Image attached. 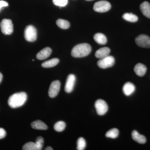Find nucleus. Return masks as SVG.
<instances>
[{"instance_id":"f257e3e1","label":"nucleus","mask_w":150,"mask_h":150,"mask_svg":"<svg viewBox=\"0 0 150 150\" xmlns=\"http://www.w3.org/2000/svg\"><path fill=\"white\" fill-rule=\"evenodd\" d=\"M27 99V94L24 92L14 93L9 98L8 104L11 108H17L23 105Z\"/></svg>"},{"instance_id":"f03ea898","label":"nucleus","mask_w":150,"mask_h":150,"mask_svg":"<svg viewBox=\"0 0 150 150\" xmlns=\"http://www.w3.org/2000/svg\"><path fill=\"white\" fill-rule=\"evenodd\" d=\"M91 51V46L88 43H81L73 48L71 54L75 58H82L88 55Z\"/></svg>"},{"instance_id":"7ed1b4c3","label":"nucleus","mask_w":150,"mask_h":150,"mask_svg":"<svg viewBox=\"0 0 150 150\" xmlns=\"http://www.w3.org/2000/svg\"><path fill=\"white\" fill-rule=\"evenodd\" d=\"M24 37L28 42H33L37 38V30L33 25H29L24 30Z\"/></svg>"},{"instance_id":"20e7f679","label":"nucleus","mask_w":150,"mask_h":150,"mask_svg":"<svg viewBox=\"0 0 150 150\" xmlns=\"http://www.w3.org/2000/svg\"><path fill=\"white\" fill-rule=\"evenodd\" d=\"M0 27L1 32L5 35H10L13 32V24L10 19H3L1 22Z\"/></svg>"},{"instance_id":"39448f33","label":"nucleus","mask_w":150,"mask_h":150,"mask_svg":"<svg viewBox=\"0 0 150 150\" xmlns=\"http://www.w3.org/2000/svg\"><path fill=\"white\" fill-rule=\"evenodd\" d=\"M115 64V59L112 56H108L100 59L97 62L98 66L101 69H107L112 67Z\"/></svg>"},{"instance_id":"423d86ee","label":"nucleus","mask_w":150,"mask_h":150,"mask_svg":"<svg viewBox=\"0 0 150 150\" xmlns=\"http://www.w3.org/2000/svg\"><path fill=\"white\" fill-rule=\"evenodd\" d=\"M111 8L110 3L106 1L97 2L93 6L94 10L99 13H104L109 10Z\"/></svg>"},{"instance_id":"0eeeda50","label":"nucleus","mask_w":150,"mask_h":150,"mask_svg":"<svg viewBox=\"0 0 150 150\" xmlns=\"http://www.w3.org/2000/svg\"><path fill=\"white\" fill-rule=\"evenodd\" d=\"M95 107L97 113L100 115H104L108 110V106L106 103L102 99H98L96 101Z\"/></svg>"},{"instance_id":"6e6552de","label":"nucleus","mask_w":150,"mask_h":150,"mask_svg":"<svg viewBox=\"0 0 150 150\" xmlns=\"http://www.w3.org/2000/svg\"><path fill=\"white\" fill-rule=\"evenodd\" d=\"M136 43L137 45L143 48H150V37L148 35L142 34L136 38Z\"/></svg>"},{"instance_id":"1a4fd4ad","label":"nucleus","mask_w":150,"mask_h":150,"mask_svg":"<svg viewBox=\"0 0 150 150\" xmlns=\"http://www.w3.org/2000/svg\"><path fill=\"white\" fill-rule=\"evenodd\" d=\"M61 83L60 81H55L51 83L48 95L51 98H54L58 95L60 90Z\"/></svg>"},{"instance_id":"9d476101","label":"nucleus","mask_w":150,"mask_h":150,"mask_svg":"<svg viewBox=\"0 0 150 150\" xmlns=\"http://www.w3.org/2000/svg\"><path fill=\"white\" fill-rule=\"evenodd\" d=\"M76 81V78L74 75L71 74L68 76L65 86V91L66 92L70 93L73 91Z\"/></svg>"},{"instance_id":"9b49d317","label":"nucleus","mask_w":150,"mask_h":150,"mask_svg":"<svg viewBox=\"0 0 150 150\" xmlns=\"http://www.w3.org/2000/svg\"><path fill=\"white\" fill-rule=\"evenodd\" d=\"M52 50L49 47H46L39 51L36 55L38 60H42L47 59L51 55Z\"/></svg>"},{"instance_id":"f8f14e48","label":"nucleus","mask_w":150,"mask_h":150,"mask_svg":"<svg viewBox=\"0 0 150 150\" xmlns=\"http://www.w3.org/2000/svg\"><path fill=\"white\" fill-rule=\"evenodd\" d=\"M135 86L134 84L131 82L126 83L123 86V93L127 96H129L134 93L135 91Z\"/></svg>"},{"instance_id":"ddd939ff","label":"nucleus","mask_w":150,"mask_h":150,"mask_svg":"<svg viewBox=\"0 0 150 150\" xmlns=\"http://www.w3.org/2000/svg\"><path fill=\"white\" fill-rule=\"evenodd\" d=\"M110 52V49L108 47H103L100 48L96 51L95 56L98 59H102L109 56Z\"/></svg>"},{"instance_id":"4468645a","label":"nucleus","mask_w":150,"mask_h":150,"mask_svg":"<svg viewBox=\"0 0 150 150\" xmlns=\"http://www.w3.org/2000/svg\"><path fill=\"white\" fill-rule=\"evenodd\" d=\"M134 70L136 74L138 76H143L146 72L147 68L144 65L139 63L135 66Z\"/></svg>"},{"instance_id":"2eb2a0df","label":"nucleus","mask_w":150,"mask_h":150,"mask_svg":"<svg viewBox=\"0 0 150 150\" xmlns=\"http://www.w3.org/2000/svg\"><path fill=\"white\" fill-rule=\"evenodd\" d=\"M140 9L145 16L150 18V4L148 2L142 3L140 5Z\"/></svg>"},{"instance_id":"dca6fc26","label":"nucleus","mask_w":150,"mask_h":150,"mask_svg":"<svg viewBox=\"0 0 150 150\" xmlns=\"http://www.w3.org/2000/svg\"><path fill=\"white\" fill-rule=\"evenodd\" d=\"M132 137L134 141L140 144H145L146 142V139L144 136L139 134L138 131L135 130L132 132Z\"/></svg>"},{"instance_id":"f3484780","label":"nucleus","mask_w":150,"mask_h":150,"mask_svg":"<svg viewBox=\"0 0 150 150\" xmlns=\"http://www.w3.org/2000/svg\"><path fill=\"white\" fill-rule=\"evenodd\" d=\"M93 38L97 43L100 45H104L107 43V38L103 33H96L94 35Z\"/></svg>"},{"instance_id":"a211bd4d","label":"nucleus","mask_w":150,"mask_h":150,"mask_svg":"<svg viewBox=\"0 0 150 150\" xmlns=\"http://www.w3.org/2000/svg\"><path fill=\"white\" fill-rule=\"evenodd\" d=\"M31 126L33 129L38 130H45L48 129L47 125L40 120L33 121L31 123Z\"/></svg>"},{"instance_id":"6ab92c4d","label":"nucleus","mask_w":150,"mask_h":150,"mask_svg":"<svg viewBox=\"0 0 150 150\" xmlns=\"http://www.w3.org/2000/svg\"><path fill=\"white\" fill-rule=\"evenodd\" d=\"M59 59L57 58H54L43 62L42 64V67L45 68H51L56 66L59 64Z\"/></svg>"},{"instance_id":"aec40b11","label":"nucleus","mask_w":150,"mask_h":150,"mask_svg":"<svg viewBox=\"0 0 150 150\" xmlns=\"http://www.w3.org/2000/svg\"><path fill=\"white\" fill-rule=\"evenodd\" d=\"M56 23L57 25L62 29H68L70 26V23L69 21L62 19H59L57 20Z\"/></svg>"},{"instance_id":"412c9836","label":"nucleus","mask_w":150,"mask_h":150,"mask_svg":"<svg viewBox=\"0 0 150 150\" xmlns=\"http://www.w3.org/2000/svg\"><path fill=\"white\" fill-rule=\"evenodd\" d=\"M123 18L126 21L131 22H135L138 20V17L132 13H124L123 16Z\"/></svg>"},{"instance_id":"4be33fe9","label":"nucleus","mask_w":150,"mask_h":150,"mask_svg":"<svg viewBox=\"0 0 150 150\" xmlns=\"http://www.w3.org/2000/svg\"><path fill=\"white\" fill-rule=\"evenodd\" d=\"M118 134H119V131L118 129L114 128L108 131L105 134V136L107 138L115 139L118 137Z\"/></svg>"},{"instance_id":"5701e85b","label":"nucleus","mask_w":150,"mask_h":150,"mask_svg":"<svg viewBox=\"0 0 150 150\" xmlns=\"http://www.w3.org/2000/svg\"><path fill=\"white\" fill-rule=\"evenodd\" d=\"M66 124L64 122L59 121L55 123L54 126V129L58 132H62L66 128Z\"/></svg>"},{"instance_id":"b1692460","label":"nucleus","mask_w":150,"mask_h":150,"mask_svg":"<svg viewBox=\"0 0 150 150\" xmlns=\"http://www.w3.org/2000/svg\"><path fill=\"white\" fill-rule=\"evenodd\" d=\"M77 144V149L78 150H83L85 149L86 144L85 140L83 138L80 137L78 139Z\"/></svg>"},{"instance_id":"393cba45","label":"nucleus","mask_w":150,"mask_h":150,"mask_svg":"<svg viewBox=\"0 0 150 150\" xmlns=\"http://www.w3.org/2000/svg\"><path fill=\"white\" fill-rule=\"evenodd\" d=\"M23 150H37L35 143L32 142H28L26 143L23 147Z\"/></svg>"},{"instance_id":"a878e982","label":"nucleus","mask_w":150,"mask_h":150,"mask_svg":"<svg viewBox=\"0 0 150 150\" xmlns=\"http://www.w3.org/2000/svg\"><path fill=\"white\" fill-rule=\"evenodd\" d=\"M36 150H41L43 148V137H38L35 143Z\"/></svg>"},{"instance_id":"bb28decb","label":"nucleus","mask_w":150,"mask_h":150,"mask_svg":"<svg viewBox=\"0 0 150 150\" xmlns=\"http://www.w3.org/2000/svg\"><path fill=\"white\" fill-rule=\"evenodd\" d=\"M55 5L60 7L65 6L68 4V0H53Z\"/></svg>"},{"instance_id":"cd10ccee","label":"nucleus","mask_w":150,"mask_h":150,"mask_svg":"<svg viewBox=\"0 0 150 150\" xmlns=\"http://www.w3.org/2000/svg\"><path fill=\"white\" fill-rule=\"evenodd\" d=\"M6 133L5 130L3 128H0V139L6 137Z\"/></svg>"},{"instance_id":"c85d7f7f","label":"nucleus","mask_w":150,"mask_h":150,"mask_svg":"<svg viewBox=\"0 0 150 150\" xmlns=\"http://www.w3.org/2000/svg\"><path fill=\"white\" fill-rule=\"evenodd\" d=\"M8 6V4L6 1H2V0L0 1V10L2 8Z\"/></svg>"},{"instance_id":"c756f323","label":"nucleus","mask_w":150,"mask_h":150,"mask_svg":"<svg viewBox=\"0 0 150 150\" xmlns=\"http://www.w3.org/2000/svg\"><path fill=\"white\" fill-rule=\"evenodd\" d=\"M3 79V75L1 72H0V83L1 82Z\"/></svg>"},{"instance_id":"7c9ffc66","label":"nucleus","mask_w":150,"mask_h":150,"mask_svg":"<svg viewBox=\"0 0 150 150\" xmlns=\"http://www.w3.org/2000/svg\"><path fill=\"white\" fill-rule=\"evenodd\" d=\"M45 150H53V149H52L51 147L48 146L47 147H46V149H45Z\"/></svg>"},{"instance_id":"2f4dec72","label":"nucleus","mask_w":150,"mask_h":150,"mask_svg":"<svg viewBox=\"0 0 150 150\" xmlns=\"http://www.w3.org/2000/svg\"><path fill=\"white\" fill-rule=\"evenodd\" d=\"M87 1H91V0H87Z\"/></svg>"}]
</instances>
